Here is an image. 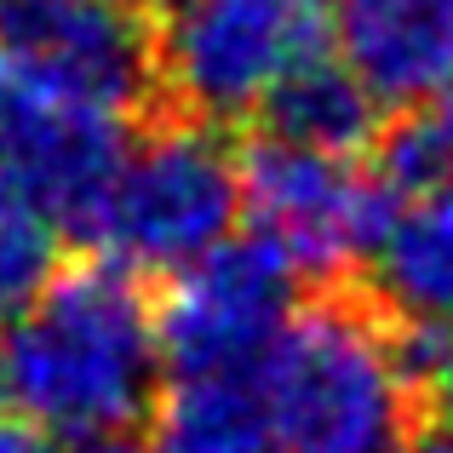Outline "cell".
<instances>
[{
    "label": "cell",
    "instance_id": "13",
    "mask_svg": "<svg viewBox=\"0 0 453 453\" xmlns=\"http://www.w3.org/2000/svg\"><path fill=\"white\" fill-rule=\"evenodd\" d=\"M367 173L390 196H419V189L453 184V92L408 104L385 133H373V166Z\"/></svg>",
    "mask_w": 453,
    "mask_h": 453
},
{
    "label": "cell",
    "instance_id": "19",
    "mask_svg": "<svg viewBox=\"0 0 453 453\" xmlns=\"http://www.w3.org/2000/svg\"><path fill=\"white\" fill-rule=\"evenodd\" d=\"M18 98L23 92L6 81V69H0V144H6V133H12V115H18Z\"/></svg>",
    "mask_w": 453,
    "mask_h": 453
},
{
    "label": "cell",
    "instance_id": "15",
    "mask_svg": "<svg viewBox=\"0 0 453 453\" xmlns=\"http://www.w3.org/2000/svg\"><path fill=\"white\" fill-rule=\"evenodd\" d=\"M402 373L413 385V402L436 425H453V321H425V327L396 333Z\"/></svg>",
    "mask_w": 453,
    "mask_h": 453
},
{
    "label": "cell",
    "instance_id": "8",
    "mask_svg": "<svg viewBox=\"0 0 453 453\" xmlns=\"http://www.w3.org/2000/svg\"><path fill=\"white\" fill-rule=\"evenodd\" d=\"M133 121L92 110H64L23 92L12 133L0 144V184L18 189L29 207H41L58 224V235L98 230V212L110 201V184L121 173V155L133 144Z\"/></svg>",
    "mask_w": 453,
    "mask_h": 453
},
{
    "label": "cell",
    "instance_id": "20",
    "mask_svg": "<svg viewBox=\"0 0 453 453\" xmlns=\"http://www.w3.org/2000/svg\"><path fill=\"white\" fill-rule=\"evenodd\" d=\"M121 6H133V12H144V18H161V12H173L178 0H121Z\"/></svg>",
    "mask_w": 453,
    "mask_h": 453
},
{
    "label": "cell",
    "instance_id": "4",
    "mask_svg": "<svg viewBox=\"0 0 453 453\" xmlns=\"http://www.w3.org/2000/svg\"><path fill=\"white\" fill-rule=\"evenodd\" d=\"M327 52V0H178L155 35L161 98L201 121L258 115L288 69Z\"/></svg>",
    "mask_w": 453,
    "mask_h": 453
},
{
    "label": "cell",
    "instance_id": "7",
    "mask_svg": "<svg viewBox=\"0 0 453 453\" xmlns=\"http://www.w3.org/2000/svg\"><path fill=\"white\" fill-rule=\"evenodd\" d=\"M242 212L253 219V235H265L299 276L339 281L373 247L379 224L390 212V189L373 173L333 150L258 138L242 155Z\"/></svg>",
    "mask_w": 453,
    "mask_h": 453
},
{
    "label": "cell",
    "instance_id": "2",
    "mask_svg": "<svg viewBox=\"0 0 453 453\" xmlns=\"http://www.w3.org/2000/svg\"><path fill=\"white\" fill-rule=\"evenodd\" d=\"M253 385L281 453H402L419 425L390 321L344 293L293 310Z\"/></svg>",
    "mask_w": 453,
    "mask_h": 453
},
{
    "label": "cell",
    "instance_id": "9",
    "mask_svg": "<svg viewBox=\"0 0 453 453\" xmlns=\"http://www.w3.org/2000/svg\"><path fill=\"white\" fill-rule=\"evenodd\" d=\"M327 46L379 104L453 92V0H327Z\"/></svg>",
    "mask_w": 453,
    "mask_h": 453
},
{
    "label": "cell",
    "instance_id": "18",
    "mask_svg": "<svg viewBox=\"0 0 453 453\" xmlns=\"http://www.w3.org/2000/svg\"><path fill=\"white\" fill-rule=\"evenodd\" d=\"M402 453H453V425H425V431H419V425H413V436H408V448H402Z\"/></svg>",
    "mask_w": 453,
    "mask_h": 453
},
{
    "label": "cell",
    "instance_id": "3",
    "mask_svg": "<svg viewBox=\"0 0 453 453\" xmlns=\"http://www.w3.org/2000/svg\"><path fill=\"white\" fill-rule=\"evenodd\" d=\"M235 219H242V161L219 121L150 110V121L121 155L92 242L104 247V258L144 281L212 253L224 235H235Z\"/></svg>",
    "mask_w": 453,
    "mask_h": 453
},
{
    "label": "cell",
    "instance_id": "6",
    "mask_svg": "<svg viewBox=\"0 0 453 453\" xmlns=\"http://www.w3.org/2000/svg\"><path fill=\"white\" fill-rule=\"evenodd\" d=\"M299 288L304 276L265 235H224L212 253L166 276V293L155 304L161 373H253L270 339L299 310Z\"/></svg>",
    "mask_w": 453,
    "mask_h": 453
},
{
    "label": "cell",
    "instance_id": "14",
    "mask_svg": "<svg viewBox=\"0 0 453 453\" xmlns=\"http://www.w3.org/2000/svg\"><path fill=\"white\" fill-rule=\"evenodd\" d=\"M58 253H64L58 224L41 207H29L18 189L0 184V321H12L52 281Z\"/></svg>",
    "mask_w": 453,
    "mask_h": 453
},
{
    "label": "cell",
    "instance_id": "16",
    "mask_svg": "<svg viewBox=\"0 0 453 453\" xmlns=\"http://www.w3.org/2000/svg\"><path fill=\"white\" fill-rule=\"evenodd\" d=\"M58 453H144V436H138V425H121V431H81V436H58Z\"/></svg>",
    "mask_w": 453,
    "mask_h": 453
},
{
    "label": "cell",
    "instance_id": "17",
    "mask_svg": "<svg viewBox=\"0 0 453 453\" xmlns=\"http://www.w3.org/2000/svg\"><path fill=\"white\" fill-rule=\"evenodd\" d=\"M0 453H58V436L29 419H0Z\"/></svg>",
    "mask_w": 453,
    "mask_h": 453
},
{
    "label": "cell",
    "instance_id": "10",
    "mask_svg": "<svg viewBox=\"0 0 453 453\" xmlns=\"http://www.w3.org/2000/svg\"><path fill=\"white\" fill-rule=\"evenodd\" d=\"M362 265L373 310L396 327L453 321V184L390 201Z\"/></svg>",
    "mask_w": 453,
    "mask_h": 453
},
{
    "label": "cell",
    "instance_id": "11",
    "mask_svg": "<svg viewBox=\"0 0 453 453\" xmlns=\"http://www.w3.org/2000/svg\"><path fill=\"white\" fill-rule=\"evenodd\" d=\"M144 453H281L253 373L178 379L150 408Z\"/></svg>",
    "mask_w": 453,
    "mask_h": 453
},
{
    "label": "cell",
    "instance_id": "12",
    "mask_svg": "<svg viewBox=\"0 0 453 453\" xmlns=\"http://www.w3.org/2000/svg\"><path fill=\"white\" fill-rule=\"evenodd\" d=\"M270 138L310 150H333V155H356L373 144L379 133V98L339 64V58H310V64L288 69L270 87V98L258 104Z\"/></svg>",
    "mask_w": 453,
    "mask_h": 453
},
{
    "label": "cell",
    "instance_id": "5",
    "mask_svg": "<svg viewBox=\"0 0 453 453\" xmlns=\"http://www.w3.org/2000/svg\"><path fill=\"white\" fill-rule=\"evenodd\" d=\"M0 69L41 104L115 121L161 98L150 18L121 0H0Z\"/></svg>",
    "mask_w": 453,
    "mask_h": 453
},
{
    "label": "cell",
    "instance_id": "1",
    "mask_svg": "<svg viewBox=\"0 0 453 453\" xmlns=\"http://www.w3.org/2000/svg\"><path fill=\"white\" fill-rule=\"evenodd\" d=\"M155 396V304L115 258L52 270L18 316L0 321V402L46 436L144 425Z\"/></svg>",
    "mask_w": 453,
    "mask_h": 453
}]
</instances>
